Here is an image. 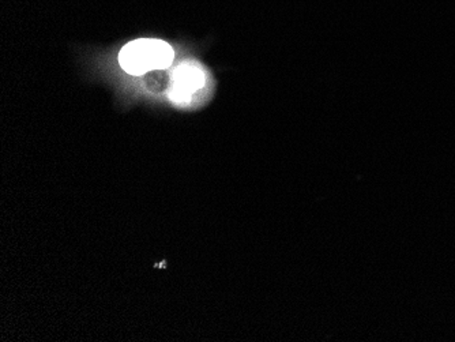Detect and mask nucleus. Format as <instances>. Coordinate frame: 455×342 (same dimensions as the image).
<instances>
[{
    "mask_svg": "<svg viewBox=\"0 0 455 342\" xmlns=\"http://www.w3.org/2000/svg\"><path fill=\"white\" fill-rule=\"evenodd\" d=\"M175 52L168 43L156 38H140L124 45L119 53L123 70L132 76H143L172 65Z\"/></svg>",
    "mask_w": 455,
    "mask_h": 342,
    "instance_id": "obj_1",
    "label": "nucleus"
},
{
    "mask_svg": "<svg viewBox=\"0 0 455 342\" xmlns=\"http://www.w3.org/2000/svg\"><path fill=\"white\" fill-rule=\"evenodd\" d=\"M206 85V74L196 65H181L173 71V101H190L194 93Z\"/></svg>",
    "mask_w": 455,
    "mask_h": 342,
    "instance_id": "obj_2",
    "label": "nucleus"
}]
</instances>
